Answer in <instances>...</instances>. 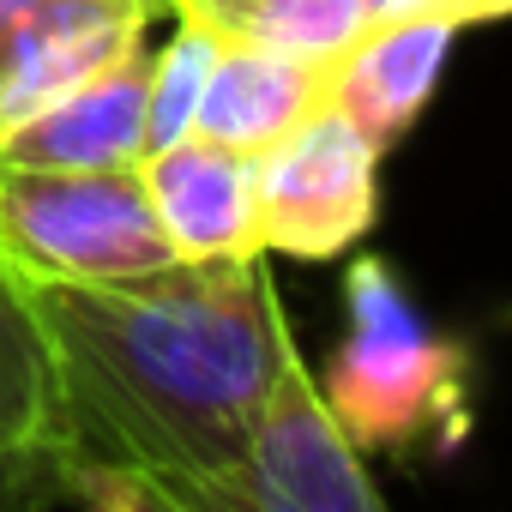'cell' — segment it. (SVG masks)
Listing matches in <instances>:
<instances>
[{
	"label": "cell",
	"instance_id": "cell-8",
	"mask_svg": "<svg viewBox=\"0 0 512 512\" xmlns=\"http://www.w3.org/2000/svg\"><path fill=\"white\" fill-rule=\"evenodd\" d=\"M458 19H446L440 7L404 13V19H380L368 25L338 61H332V103L380 145L392 151L428 109V97L440 91V73L452 61L458 43Z\"/></svg>",
	"mask_w": 512,
	"mask_h": 512
},
{
	"label": "cell",
	"instance_id": "cell-3",
	"mask_svg": "<svg viewBox=\"0 0 512 512\" xmlns=\"http://www.w3.org/2000/svg\"><path fill=\"white\" fill-rule=\"evenodd\" d=\"M0 260L19 278H139L169 247L133 169H37L0 163Z\"/></svg>",
	"mask_w": 512,
	"mask_h": 512
},
{
	"label": "cell",
	"instance_id": "cell-11",
	"mask_svg": "<svg viewBox=\"0 0 512 512\" xmlns=\"http://www.w3.org/2000/svg\"><path fill=\"white\" fill-rule=\"evenodd\" d=\"M229 31L193 7H175V31L163 49H151V85H145V151H163L193 133L205 79L223 55Z\"/></svg>",
	"mask_w": 512,
	"mask_h": 512
},
{
	"label": "cell",
	"instance_id": "cell-15",
	"mask_svg": "<svg viewBox=\"0 0 512 512\" xmlns=\"http://www.w3.org/2000/svg\"><path fill=\"white\" fill-rule=\"evenodd\" d=\"M428 0H368V19L380 25V19H404V13H422Z\"/></svg>",
	"mask_w": 512,
	"mask_h": 512
},
{
	"label": "cell",
	"instance_id": "cell-14",
	"mask_svg": "<svg viewBox=\"0 0 512 512\" xmlns=\"http://www.w3.org/2000/svg\"><path fill=\"white\" fill-rule=\"evenodd\" d=\"M175 7H193V13H205V19H217V25L229 31V19H235L241 0H175Z\"/></svg>",
	"mask_w": 512,
	"mask_h": 512
},
{
	"label": "cell",
	"instance_id": "cell-2",
	"mask_svg": "<svg viewBox=\"0 0 512 512\" xmlns=\"http://www.w3.org/2000/svg\"><path fill=\"white\" fill-rule=\"evenodd\" d=\"M314 386L356 452H446L470 434L464 338L440 332L374 253L344 266V332Z\"/></svg>",
	"mask_w": 512,
	"mask_h": 512
},
{
	"label": "cell",
	"instance_id": "cell-12",
	"mask_svg": "<svg viewBox=\"0 0 512 512\" xmlns=\"http://www.w3.org/2000/svg\"><path fill=\"white\" fill-rule=\"evenodd\" d=\"M368 0H241L229 37H253L290 55H314V61H338L362 31H368Z\"/></svg>",
	"mask_w": 512,
	"mask_h": 512
},
{
	"label": "cell",
	"instance_id": "cell-7",
	"mask_svg": "<svg viewBox=\"0 0 512 512\" xmlns=\"http://www.w3.org/2000/svg\"><path fill=\"white\" fill-rule=\"evenodd\" d=\"M139 187L181 260L266 253L260 217H253V157L247 151L187 133V139L139 157Z\"/></svg>",
	"mask_w": 512,
	"mask_h": 512
},
{
	"label": "cell",
	"instance_id": "cell-6",
	"mask_svg": "<svg viewBox=\"0 0 512 512\" xmlns=\"http://www.w3.org/2000/svg\"><path fill=\"white\" fill-rule=\"evenodd\" d=\"M67 416L49 338L25 302L19 272L0 260V512L61 506Z\"/></svg>",
	"mask_w": 512,
	"mask_h": 512
},
{
	"label": "cell",
	"instance_id": "cell-4",
	"mask_svg": "<svg viewBox=\"0 0 512 512\" xmlns=\"http://www.w3.org/2000/svg\"><path fill=\"white\" fill-rule=\"evenodd\" d=\"M380 145L338 109L320 103L278 145L253 157V217L260 247L290 260H344L380 211Z\"/></svg>",
	"mask_w": 512,
	"mask_h": 512
},
{
	"label": "cell",
	"instance_id": "cell-13",
	"mask_svg": "<svg viewBox=\"0 0 512 512\" xmlns=\"http://www.w3.org/2000/svg\"><path fill=\"white\" fill-rule=\"evenodd\" d=\"M428 7H440V13L458 19L464 31H470V25H500V19H512V0H428Z\"/></svg>",
	"mask_w": 512,
	"mask_h": 512
},
{
	"label": "cell",
	"instance_id": "cell-10",
	"mask_svg": "<svg viewBox=\"0 0 512 512\" xmlns=\"http://www.w3.org/2000/svg\"><path fill=\"white\" fill-rule=\"evenodd\" d=\"M320 103H332V61L290 55V49L253 43V37H229L205 79L193 133L260 157Z\"/></svg>",
	"mask_w": 512,
	"mask_h": 512
},
{
	"label": "cell",
	"instance_id": "cell-5",
	"mask_svg": "<svg viewBox=\"0 0 512 512\" xmlns=\"http://www.w3.org/2000/svg\"><path fill=\"white\" fill-rule=\"evenodd\" d=\"M356 440L332 422L314 374L296 350H284L272 392L253 416V434L223 488V512H380Z\"/></svg>",
	"mask_w": 512,
	"mask_h": 512
},
{
	"label": "cell",
	"instance_id": "cell-1",
	"mask_svg": "<svg viewBox=\"0 0 512 512\" xmlns=\"http://www.w3.org/2000/svg\"><path fill=\"white\" fill-rule=\"evenodd\" d=\"M19 284L55 356L67 452L139 470L169 512H223L235 458L290 350L266 253Z\"/></svg>",
	"mask_w": 512,
	"mask_h": 512
},
{
	"label": "cell",
	"instance_id": "cell-9",
	"mask_svg": "<svg viewBox=\"0 0 512 512\" xmlns=\"http://www.w3.org/2000/svg\"><path fill=\"white\" fill-rule=\"evenodd\" d=\"M145 85H151V43L85 79L79 91L55 97L43 115L0 139V163L37 169H133L145 157Z\"/></svg>",
	"mask_w": 512,
	"mask_h": 512
}]
</instances>
